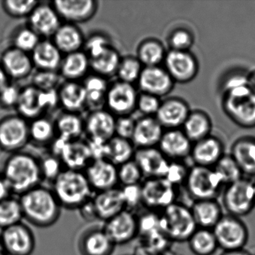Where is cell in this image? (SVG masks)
<instances>
[{
	"mask_svg": "<svg viewBox=\"0 0 255 255\" xmlns=\"http://www.w3.org/2000/svg\"><path fill=\"white\" fill-rule=\"evenodd\" d=\"M23 219L39 228L54 225L61 216L62 206L52 189L40 186L20 195Z\"/></svg>",
	"mask_w": 255,
	"mask_h": 255,
	"instance_id": "cell-1",
	"label": "cell"
},
{
	"mask_svg": "<svg viewBox=\"0 0 255 255\" xmlns=\"http://www.w3.org/2000/svg\"><path fill=\"white\" fill-rule=\"evenodd\" d=\"M2 177L11 194L20 195L40 186L42 180L39 160L23 152L12 153L4 163Z\"/></svg>",
	"mask_w": 255,
	"mask_h": 255,
	"instance_id": "cell-2",
	"label": "cell"
},
{
	"mask_svg": "<svg viewBox=\"0 0 255 255\" xmlns=\"http://www.w3.org/2000/svg\"><path fill=\"white\" fill-rule=\"evenodd\" d=\"M53 191L62 207L80 209L94 196L84 171L64 168L53 182Z\"/></svg>",
	"mask_w": 255,
	"mask_h": 255,
	"instance_id": "cell-3",
	"label": "cell"
},
{
	"mask_svg": "<svg viewBox=\"0 0 255 255\" xmlns=\"http://www.w3.org/2000/svg\"><path fill=\"white\" fill-rule=\"evenodd\" d=\"M160 219L162 231L173 241H188L198 228L191 209L180 203L164 209Z\"/></svg>",
	"mask_w": 255,
	"mask_h": 255,
	"instance_id": "cell-4",
	"label": "cell"
},
{
	"mask_svg": "<svg viewBox=\"0 0 255 255\" xmlns=\"http://www.w3.org/2000/svg\"><path fill=\"white\" fill-rule=\"evenodd\" d=\"M185 184L195 201L215 199L224 185L213 168L200 165L189 170Z\"/></svg>",
	"mask_w": 255,
	"mask_h": 255,
	"instance_id": "cell-5",
	"label": "cell"
},
{
	"mask_svg": "<svg viewBox=\"0 0 255 255\" xmlns=\"http://www.w3.org/2000/svg\"><path fill=\"white\" fill-rule=\"evenodd\" d=\"M222 201L225 210L231 216L237 218L247 216L255 207L254 183L242 178L228 185Z\"/></svg>",
	"mask_w": 255,
	"mask_h": 255,
	"instance_id": "cell-6",
	"label": "cell"
},
{
	"mask_svg": "<svg viewBox=\"0 0 255 255\" xmlns=\"http://www.w3.org/2000/svg\"><path fill=\"white\" fill-rule=\"evenodd\" d=\"M219 248L224 251L244 249L249 239L247 227L240 218L227 215L213 228Z\"/></svg>",
	"mask_w": 255,
	"mask_h": 255,
	"instance_id": "cell-7",
	"label": "cell"
},
{
	"mask_svg": "<svg viewBox=\"0 0 255 255\" xmlns=\"http://www.w3.org/2000/svg\"><path fill=\"white\" fill-rule=\"evenodd\" d=\"M225 107L234 120L244 126L255 125V98L249 84L228 90Z\"/></svg>",
	"mask_w": 255,
	"mask_h": 255,
	"instance_id": "cell-8",
	"label": "cell"
},
{
	"mask_svg": "<svg viewBox=\"0 0 255 255\" xmlns=\"http://www.w3.org/2000/svg\"><path fill=\"white\" fill-rule=\"evenodd\" d=\"M0 246L8 255H31L35 248V234L20 222L1 231Z\"/></svg>",
	"mask_w": 255,
	"mask_h": 255,
	"instance_id": "cell-9",
	"label": "cell"
},
{
	"mask_svg": "<svg viewBox=\"0 0 255 255\" xmlns=\"http://www.w3.org/2000/svg\"><path fill=\"white\" fill-rule=\"evenodd\" d=\"M29 139V125L20 116H10L0 121V148L17 153Z\"/></svg>",
	"mask_w": 255,
	"mask_h": 255,
	"instance_id": "cell-10",
	"label": "cell"
},
{
	"mask_svg": "<svg viewBox=\"0 0 255 255\" xmlns=\"http://www.w3.org/2000/svg\"><path fill=\"white\" fill-rule=\"evenodd\" d=\"M142 204L154 210H164L176 202V186L164 177L147 178L141 183Z\"/></svg>",
	"mask_w": 255,
	"mask_h": 255,
	"instance_id": "cell-11",
	"label": "cell"
},
{
	"mask_svg": "<svg viewBox=\"0 0 255 255\" xmlns=\"http://www.w3.org/2000/svg\"><path fill=\"white\" fill-rule=\"evenodd\" d=\"M138 98L133 84L119 80L109 86L106 106L114 116H129L136 108Z\"/></svg>",
	"mask_w": 255,
	"mask_h": 255,
	"instance_id": "cell-12",
	"label": "cell"
},
{
	"mask_svg": "<svg viewBox=\"0 0 255 255\" xmlns=\"http://www.w3.org/2000/svg\"><path fill=\"white\" fill-rule=\"evenodd\" d=\"M103 228L116 246L126 244L138 235V218L125 209L105 222Z\"/></svg>",
	"mask_w": 255,
	"mask_h": 255,
	"instance_id": "cell-13",
	"label": "cell"
},
{
	"mask_svg": "<svg viewBox=\"0 0 255 255\" xmlns=\"http://www.w3.org/2000/svg\"><path fill=\"white\" fill-rule=\"evenodd\" d=\"M61 19L71 24L92 19L98 10L95 0H56L52 3Z\"/></svg>",
	"mask_w": 255,
	"mask_h": 255,
	"instance_id": "cell-14",
	"label": "cell"
},
{
	"mask_svg": "<svg viewBox=\"0 0 255 255\" xmlns=\"http://www.w3.org/2000/svg\"><path fill=\"white\" fill-rule=\"evenodd\" d=\"M93 191L96 192L117 187L119 184L118 166L107 160H93L84 171Z\"/></svg>",
	"mask_w": 255,
	"mask_h": 255,
	"instance_id": "cell-15",
	"label": "cell"
},
{
	"mask_svg": "<svg viewBox=\"0 0 255 255\" xmlns=\"http://www.w3.org/2000/svg\"><path fill=\"white\" fill-rule=\"evenodd\" d=\"M165 63L172 80L180 83L190 81L198 72L196 60L187 51L171 50L165 55Z\"/></svg>",
	"mask_w": 255,
	"mask_h": 255,
	"instance_id": "cell-16",
	"label": "cell"
},
{
	"mask_svg": "<svg viewBox=\"0 0 255 255\" xmlns=\"http://www.w3.org/2000/svg\"><path fill=\"white\" fill-rule=\"evenodd\" d=\"M96 219L107 222L126 209L121 188L96 192L92 198Z\"/></svg>",
	"mask_w": 255,
	"mask_h": 255,
	"instance_id": "cell-17",
	"label": "cell"
},
{
	"mask_svg": "<svg viewBox=\"0 0 255 255\" xmlns=\"http://www.w3.org/2000/svg\"><path fill=\"white\" fill-rule=\"evenodd\" d=\"M138 86L143 93L153 96H164L171 92L173 80L166 70L156 67H144L138 80Z\"/></svg>",
	"mask_w": 255,
	"mask_h": 255,
	"instance_id": "cell-18",
	"label": "cell"
},
{
	"mask_svg": "<svg viewBox=\"0 0 255 255\" xmlns=\"http://www.w3.org/2000/svg\"><path fill=\"white\" fill-rule=\"evenodd\" d=\"M133 160L139 167L143 176L147 178L165 177L170 164L160 150L154 147L135 150Z\"/></svg>",
	"mask_w": 255,
	"mask_h": 255,
	"instance_id": "cell-19",
	"label": "cell"
},
{
	"mask_svg": "<svg viewBox=\"0 0 255 255\" xmlns=\"http://www.w3.org/2000/svg\"><path fill=\"white\" fill-rule=\"evenodd\" d=\"M116 119L109 110L92 112L84 122L85 130L90 139L110 141L116 135Z\"/></svg>",
	"mask_w": 255,
	"mask_h": 255,
	"instance_id": "cell-20",
	"label": "cell"
},
{
	"mask_svg": "<svg viewBox=\"0 0 255 255\" xmlns=\"http://www.w3.org/2000/svg\"><path fill=\"white\" fill-rule=\"evenodd\" d=\"M29 28L39 36H53L61 25V18L53 5L38 4L29 16Z\"/></svg>",
	"mask_w": 255,
	"mask_h": 255,
	"instance_id": "cell-21",
	"label": "cell"
},
{
	"mask_svg": "<svg viewBox=\"0 0 255 255\" xmlns=\"http://www.w3.org/2000/svg\"><path fill=\"white\" fill-rule=\"evenodd\" d=\"M116 246L104 228L88 230L79 240L82 255H112Z\"/></svg>",
	"mask_w": 255,
	"mask_h": 255,
	"instance_id": "cell-22",
	"label": "cell"
},
{
	"mask_svg": "<svg viewBox=\"0 0 255 255\" xmlns=\"http://www.w3.org/2000/svg\"><path fill=\"white\" fill-rule=\"evenodd\" d=\"M58 158L68 169L84 171L93 161L87 142L74 140L64 144Z\"/></svg>",
	"mask_w": 255,
	"mask_h": 255,
	"instance_id": "cell-23",
	"label": "cell"
},
{
	"mask_svg": "<svg viewBox=\"0 0 255 255\" xmlns=\"http://www.w3.org/2000/svg\"><path fill=\"white\" fill-rule=\"evenodd\" d=\"M1 65L8 77L14 80L26 78L32 73L34 67L31 56L14 47L4 52Z\"/></svg>",
	"mask_w": 255,
	"mask_h": 255,
	"instance_id": "cell-24",
	"label": "cell"
},
{
	"mask_svg": "<svg viewBox=\"0 0 255 255\" xmlns=\"http://www.w3.org/2000/svg\"><path fill=\"white\" fill-rule=\"evenodd\" d=\"M162 127L156 119L151 116L141 118L135 122V129L131 141L139 148L153 147L162 138Z\"/></svg>",
	"mask_w": 255,
	"mask_h": 255,
	"instance_id": "cell-25",
	"label": "cell"
},
{
	"mask_svg": "<svg viewBox=\"0 0 255 255\" xmlns=\"http://www.w3.org/2000/svg\"><path fill=\"white\" fill-rule=\"evenodd\" d=\"M189 111L187 105L180 100H168L161 104L156 113V120L162 127L175 128L184 125Z\"/></svg>",
	"mask_w": 255,
	"mask_h": 255,
	"instance_id": "cell-26",
	"label": "cell"
},
{
	"mask_svg": "<svg viewBox=\"0 0 255 255\" xmlns=\"http://www.w3.org/2000/svg\"><path fill=\"white\" fill-rule=\"evenodd\" d=\"M53 38V44L65 55L80 51L84 47L83 32L75 24L67 23L61 25Z\"/></svg>",
	"mask_w": 255,
	"mask_h": 255,
	"instance_id": "cell-27",
	"label": "cell"
},
{
	"mask_svg": "<svg viewBox=\"0 0 255 255\" xmlns=\"http://www.w3.org/2000/svg\"><path fill=\"white\" fill-rule=\"evenodd\" d=\"M159 144L165 157L172 159H183L192 151L190 140L181 131L170 130L163 133Z\"/></svg>",
	"mask_w": 255,
	"mask_h": 255,
	"instance_id": "cell-28",
	"label": "cell"
},
{
	"mask_svg": "<svg viewBox=\"0 0 255 255\" xmlns=\"http://www.w3.org/2000/svg\"><path fill=\"white\" fill-rule=\"evenodd\" d=\"M31 58L34 66L40 71H56L60 68L63 56L53 41L45 40L40 41Z\"/></svg>",
	"mask_w": 255,
	"mask_h": 255,
	"instance_id": "cell-29",
	"label": "cell"
},
{
	"mask_svg": "<svg viewBox=\"0 0 255 255\" xmlns=\"http://www.w3.org/2000/svg\"><path fill=\"white\" fill-rule=\"evenodd\" d=\"M59 104L68 113H77L86 107V91L81 83L67 81L58 90Z\"/></svg>",
	"mask_w": 255,
	"mask_h": 255,
	"instance_id": "cell-30",
	"label": "cell"
},
{
	"mask_svg": "<svg viewBox=\"0 0 255 255\" xmlns=\"http://www.w3.org/2000/svg\"><path fill=\"white\" fill-rule=\"evenodd\" d=\"M191 210L199 228L212 230L223 216L222 207L215 199L195 201Z\"/></svg>",
	"mask_w": 255,
	"mask_h": 255,
	"instance_id": "cell-31",
	"label": "cell"
},
{
	"mask_svg": "<svg viewBox=\"0 0 255 255\" xmlns=\"http://www.w3.org/2000/svg\"><path fill=\"white\" fill-rule=\"evenodd\" d=\"M192 159L196 165L210 167L215 165L222 157V147L220 141L213 137H207L192 148Z\"/></svg>",
	"mask_w": 255,
	"mask_h": 255,
	"instance_id": "cell-32",
	"label": "cell"
},
{
	"mask_svg": "<svg viewBox=\"0 0 255 255\" xmlns=\"http://www.w3.org/2000/svg\"><path fill=\"white\" fill-rule=\"evenodd\" d=\"M90 60L85 52L77 51L65 55L61 63L60 75L68 81H77L87 74Z\"/></svg>",
	"mask_w": 255,
	"mask_h": 255,
	"instance_id": "cell-33",
	"label": "cell"
},
{
	"mask_svg": "<svg viewBox=\"0 0 255 255\" xmlns=\"http://www.w3.org/2000/svg\"><path fill=\"white\" fill-rule=\"evenodd\" d=\"M83 85L86 91V107L92 112L103 110L109 89L105 77L96 74L90 75L85 79Z\"/></svg>",
	"mask_w": 255,
	"mask_h": 255,
	"instance_id": "cell-34",
	"label": "cell"
},
{
	"mask_svg": "<svg viewBox=\"0 0 255 255\" xmlns=\"http://www.w3.org/2000/svg\"><path fill=\"white\" fill-rule=\"evenodd\" d=\"M16 108L19 116L26 120H34L41 117L44 112L41 103V91L32 85L23 88L20 90V98Z\"/></svg>",
	"mask_w": 255,
	"mask_h": 255,
	"instance_id": "cell-35",
	"label": "cell"
},
{
	"mask_svg": "<svg viewBox=\"0 0 255 255\" xmlns=\"http://www.w3.org/2000/svg\"><path fill=\"white\" fill-rule=\"evenodd\" d=\"M56 132L58 137L65 141H74L80 138L85 129L84 122L77 113H64L56 121Z\"/></svg>",
	"mask_w": 255,
	"mask_h": 255,
	"instance_id": "cell-36",
	"label": "cell"
},
{
	"mask_svg": "<svg viewBox=\"0 0 255 255\" xmlns=\"http://www.w3.org/2000/svg\"><path fill=\"white\" fill-rule=\"evenodd\" d=\"M231 156L243 174L255 175V141L240 140L234 144Z\"/></svg>",
	"mask_w": 255,
	"mask_h": 255,
	"instance_id": "cell-37",
	"label": "cell"
},
{
	"mask_svg": "<svg viewBox=\"0 0 255 255\" xmlns=\"http://www.w3.org/2000/svg\"><path fill=\"white\" fill-rule=\"evenodd\" d=\"M135 150L132 141L115 135L107 141V160L116 166L132 160Z\"/></svg>",
	"mask_w": 255,
	"mask_h": 255,
	"instance_id": "cell-38",
	"label": "cell"
},
{
	"mask_svg": "<svg viewBox=\"0 0 255 255\" xmlns=\"http://www.w3.org/2000/svg\"><path fill=\"white\" fill-rule=\"evenodd\" d=\"M121 58L119 51L113 46L103 52L99 56L90 59V67L95 74L101 77L113 76L117 73Z\"/></svg>",
	"mask_w": 255,
	"mask_h": 255,
	"instance_id": "cell-39",
	"label": "cell"
},
{
	"mask_svg": "<svg viewBox=\"0 0 255 255\" xmlns=\"http://www.w3.org/2000/svg\"><path fill=\"white\" fill-rule=\"evenodd\" d=\"M188 242L191 251L195 255H212L219 248L211 229L198 228Z\"/></svg>",
	"mask_w": 255,
	"mask_h": 255,
	"instance_id": "cell-40",
	"label": "cell"
},
{
	"mask_svg": "<svg viewBox=\"0 0 255 255\" xmlns=\"http://www.w3.org/2000/svg\"><path fill=\"white\" fill-rule=\"evenodd\" d=\"M183 127L185 135L190 141H199L208 137L211 123L207 115L197 112L189 114Z\"/></svg>",
	"mask_w": 255,
	"mask_h": 255,
	"instance_id": "cell-41",
	"label": "cell"
},
{
	"mask_svg": "<svg viewBox=\"0 0 255 255\" xmlns=\"http://www.w3.org/2000/svg\"><path fill=\"white\" fill-rule=\"evenodd\" d=\"M165 55L162 44L153 39L142 41L137 50V58L145 67L159 66L165 59Z\"/></svg>",
	"mask_w": 255,
	"mask_h": 255,
	"instance_id": "cell-42",
	"label": "cell"
},
{
	"mask_svg": "<svg viewBox=\"0 0 255 255\" xmlns=\"http://www.w3.org/2000/svg\"><path fill=\"white\" fill-rule=\"evenodd\" d=\"M23 219V210L19 198L13 196L0 202V229L13 226L22 222Z\"/></svg>",
	"mask_w": 255,
	"mask_h": 255,
	"instance_id": "cell-43",
	"label": "cell"
},
{
	"mask_svg": "<svg viewBox=\"0 0 255 255\" xmlns=\"http://www.w3.org/2000/svg\"><path fill=\"white\" fill-rule=\"evenodd\" d=\"M56 134L55 125L49 119L39 117L29 125V138L38 144L51 142Z\"/></svg>",
	"mask_w": 255,
	"mask_h": 255,
	"instance_id": "cell-44",
	"label": "cell"
},
{
	"mask_svg": "<svg viewBox=\"0 0 255 255\" xmlns=\"http://www.w3.org/2000/svg\"><path fill=\"white\" fill-rule=\"evenodd\" d=\"M213 169L227 186L243 178V172L232 156H222Z\"/></svg>",
	"mask_w": 255,
	"mask_h": 255,
	"instance_id": "cell-45",
	"label": "cell"
},
{
	"mask_svg": "<svg viewBox=\"0 0 255 255\" xmlns=\"http://www.w3.org/2000/svg\"><path fill=\"white\" fill-rule=\"evenodd\" d=\"M142 70V65L138 58L128 56L121 59L116 74L120 81L133 84L138 82Z\"/></svg>",
	"mask_w": 255,
	"mask_h": 255,
	"instance_id": "cell-46",
	"label": "cell"
},
{
	"mask_svg": "<svg viewBox=\"0 0 255 255\" xmlns=\"http://www.w3.org/2000/svg\"><path fill=\"white\" fill-rule=\"evenodd\" d=\"M119 183L122 186L141 184L143 174L136 162L132 159L118 166Z\"/></svg>",
	"mask_w": 255,
	"mask_h": 255,
	"instance_id": "cell-47",
	"label": "cell"
},
{
	"mask_svg": "<svg viewBox=\"0 0 255 255\" xmlns=\"http://www.w3.org/2000/svg\"><path fill=\"white\" fill-rule=\"evenodd\" d=\"M40 36L29 27L21 28L14 36V47L25 52L32 53L39 44Z\"/></svg>",
	"mask_w": 255,
	"mask_h": 255,
	"instance_id": "cell-48",
	"label": "cell"
},
{
	"mask_svg": "<svg viewBox=\"0 0 255 255\" xmlns=\"http://www.w3.org/2000/svg\"><path fill=\"white\" fill-rule=\"evenodd\" d=\"M39 2L34 0H6L2 6L7 14L16 18L29 17Z\"/></svg>",
	"mask_w": 255,
	"mask_h": 255,
	"instance_id": "cell-49",
	"label": "cell"
},
{
	"mask_svg": "<svg viewBox=\"0 0 255 255\" xmlns=\"http://www.w3.org/2000/svg\"><path fill=\"white\" fill-rule=\"evenodd\" d=\"M62 78L56 71H39L34 75L32 86L40 91L56 90Z\"/></svg>",
	"mask_w": 255,
	"mask_h": 255,
	"instance_id": "cell-50",
	"label": "cell"
},
{
	"mask_svg": "<svg viewBox=\"0 0 255 255\" xmlns=\"http://www.w3.org/2000/svg\"><path fill=\"white\" fill-rule=\"evenodd\" d=\"M39 162L42 180L53 182L64 169L60 159L53 154L45 156Z\"/></svg>",
	"mask_w": 255,
	"mask_h": 255,
	"instance_id": "cell-51",
	"label": "cell"
},
{
	"mask_svg": "<svg viewBox=\"0 0 255 255\" xmlns=\"http://www.w3.org/2000/svg\"><path fill=\"white\" fill-rule=\"evenodd\" d=\"M112 44L110 38L103 34H94L85 41L84 47H86L85 53L88 55L89 59H93L105 51Z\"/></svg>",
	"mask_w": 255,
	"mask_h": 255,
	"instance_id": "cell-52",
	"label": "cell"
},
{
	"mask_svg": "<svg viewBox=\"0 0 255 255\" xmlns=\"http://www.w3.org/2000/svg\"><path fill=\"white\" fill-rule=\"evenodd\" d=\"M127 210L132 211L140 204H142L141 184L122 186L121 188Z\"/></svg>",
	"mask_w": 255,
	"mask_h": 255,
	"instance_id": "cell-53",
	"label": "cell"
},
{
	"mask_svg": "<svg viewBox=\"0 0 255 255\" xmlns=\"http://www.w3.org/2000/svg\"><path fill=\"white\" fill-rule=\"evenodd\" d=\"M160 105L159 98L149 94L143 93L138 96L136 108L146 116H150L157 113Z\"/></svg>",
	"mask_w": 255,
	"mask_h": 255,
	"instance_id": "cell-54",
	"label": "cell"
},
{
	"mask_svg": "<svg viewBox=\"0 0 255 255\" xmlns=\"http://www.w3.org/2000/svg\"><path fill=\"white\" fill-rule=\"evenodd\" d=\"M135 122L136 121L129 116H119L116 119V135L131 140L135 129Z\"/></svg>",
	"mask_w": 255,
	"mask_h": 255,
	"instance_id": "cell-55",
	"label": "cell"
},
{
	"mask_svg": "<svg viewBox=\"0 0 255 255\" xmlns=\"http://www.w3.org/2000/svg\"><path fill=\"white\" fill-rule=\"evenodd\" d=\"M188 171L189 170L186 169V167L182 164L172 162L169 164L166 175L164 178L177 187L179 185L186 183Z\"/></svg>",
	"mask_w": 255,
	"mask_h": 255,
	"instance_id": "cell-56",
	"label": "cell"
},
{
	"mask_svg": "<svg viewBox=\"0 0 255 255\" xmlns=\"http://www.w3.org/2000/svg\"><path fill=\"white\" fill-rule=\"evenodd\" d=\"M20 90L14 85L7 84L0 91V104L5 108L17 107L20 98Z\"/></svg>",
	"mask_w": 255,
	"mask_h": 255,
	"instance_id": "cell-57",
	"label": "cell"
},
{
	"mask_svg": "<svg viewBox=\"0 0 255 255\" xmlns=\"http://www.w3.org/2000/svg\"><path fill=\"white\" fill-rule=\"evenodd\" d=\"M193 38L187 31L179 29L175 31L170 38V44L173 50L179 51H187L192 46Z\"/></svg>",
	"mask_w": 255,
	"mask_h": 255,
	"instance_id": "cell-58",
	"label": "cell"
},
{
	"mask_svg": "<svg viewBox=\"0 0 255 255\" xmlns=\"http://www.w3.org/2000/svg\"><path fill=\"white\" fill-rule=\"evenodd\" d=\"M11 192L2 174H0V202L11 196Z\"/></svg>",
	"mask_w": 255,
	"mask_h": 255,
	"instance_id": "cell-59",
	"label": "cell"
},
{
	"mask_svg": "<svg viewBox=\"0 0 255 255\" xmlns=\"http://www.w3.org/2000/svg\"><path fill=\"white\" fill-rule=\"evenodd\" d=\"M8 77L2 65H0V91L8 84Z\"/></svg>",
	"mask_w": 255,
	"mask_h": 255,
	"instance_id": "cell-60",
	"label": "cell"
},
{
	"mask_svg": "<svg viewBox=\"0 0 255 255\" xmlns=\"http://www.w3.org/2000/svg\"><path fill=\"white\" fill-rule=\"evenodd\" d=\"M221 255H251L247 251L243 249L239 250L224 251Z\"/></svg>",
	"mask_w": 255,
	"mask_h": 255,
	"instance_id": "cell-61",
	"label": "cell"
},
{
	"mask_svg": "<svg viewBox=\"0 0 255 255\" xmlns=\"http://www.w3.org/2000/svg\"><path fill=\"white\" fill-rule=\"evenodd\" d=\"M248 81H249V89H250L251 92H252V95L255 98V74L253 77H251Z\"/></svg>",
	"mask_w": 255,
	"mask_h": 255,
	"instance_id": "cell-62",
	"label": "cell"
},
{
	"mask_svg": "<svg viewBox=\"0 0 255 255\" xmlns=\"http://www.w3.org/2000/svg\"><path fill=\"white\" fill-rule=\"evenodd\" d=\"M0 255H8L6 252L2 249V246H0Z\"/></svg>",
	"mask_w": 255,
	"mask_h": 255,
	"instance_id": "cell-63",
	"label": "cell"
},
{
	"mask_svg": "<svg viewBox=\"0 0 255 255\" xmlns=\"http://www.w3.org/2000/svg\"><path fill=\"white\" fill-rule=\"evenodd\" d=\"M254 189H255V182L254 183Z\"/></svg>",
	"mask_w": 255,
	"mask_h": 255,
	"instance_id": "cell-64",
	"label": "cell"
}]
</instances>
